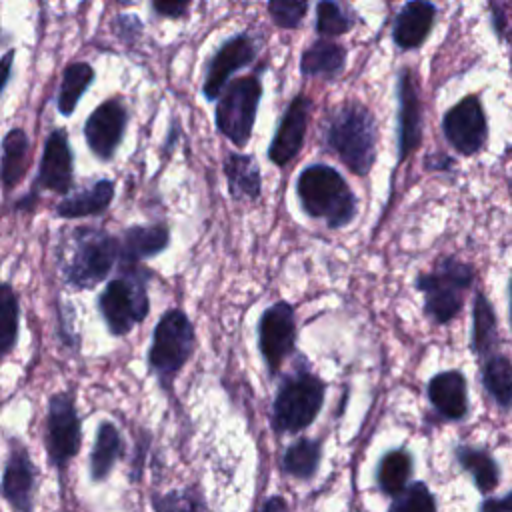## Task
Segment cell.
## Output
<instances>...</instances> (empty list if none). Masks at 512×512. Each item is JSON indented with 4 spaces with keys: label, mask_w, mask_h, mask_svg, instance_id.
<instances>
[{
    "label": "cell",
    "mask_w": 512,
    "mask_h": 512,
    "mask_svg": "<svg viewBox=\"0 0 512 512\" xmlns=\"http://www.w3.org/2000/svg\"><path fill=\"white\" fill-rule=\"evenodd\" d=\"M72 184H74V154L70 148V138L64 128H54L44 140L34 184L24 196H20L14 202V210L32 212L38 204L40 190H50L66 198L68 192L72 190Z\"/></svg>",
    "instance_id": "obj_9"
},
{
    "label": "cell",
    "mask_w": 512,
    "mask_h": 512,
    "mask_svg": "<svg viewBox=\"0 0 512 512\" xmlns=\"http://www.w3.org/2000/svg\"><path fill=\"white\" fill-rule=\"evenodd\" d=\"M262 94H264L262 74L250 72L246 76L234 78L216 100V108H214L216 130L226 140H230L236 148H244L252 138Z\"/></svg>",
    "instance_id": "obj_8"
},
{
    "label": "cell",
    "mask_w": 512,
    "mask_h": 512,
    "mask_svg": "<svg viewBox=\"0 0 512 512\" xmlns=\"http://www.w3.org/2000/svg\"><path fill=\"white\" fill-rule=\"evenodd\" d=\"M398 98V162L402 164L414 150L420 148L424 136L422 100L412 68H402L396 82Z\"/></svg>",
    "instance_id": "obj_16"
},
{
    "label": "cell",
    "mask_w": 512,
    "mask_h": 512,
    "mask_svg": "<svg viewBox=\"0 0 512 512\" xmlns=\"http://www.w3.org/2000/svg\"><path fill=\"white\" fill-rule=\"evenodd\" d=\"M140 22V18L136 14H118L114 20V28L118 38H122V42L132 44L140 34L144 26H136Z\"/></svg>",
    "instance_id": "obj_37"
},
{
    "label": "cell",
    "mask_w": 512,
    "mask_h": 512,
    "mask_svg": "<svg viewBox=\"0 0 512 512\" xmlns=\"http://www.w3.org/2000/svg\"><path fill=\"white\" fill-rule=\"evenodd\" d=\"M326 146L356 176L370 174L376 162L378 128L368 106L358 100L340 104L326 122Z\"/></svg>",
    "instance_id": "obj_2"
},
{
    "label": "cell",
    "mask_w": 512,
    "mask_h": 512,
    "mask_svg": "<svg viewBox=\"0 0 512 512\" xmlns=\"http://www.w3.org/2000/svg\"><path fill=\"white\" fill-rule=\"evenodd\" d=\"M258 56L256 40L248 32H238L226 38L214 54L206 60L204 80H202V96L206 102H216L224 88L232 82V76L250 66Z\"/></svg>",
    "instance_id": "obj_13"
},
{
    "label": "cell",
    "mask_w": 512,
    "mask_h": 512,
    "mask_svg": "<svg viewBox=\"0 0 512 512\" xmlns=\"http://www.w3.org/2000/svg\"><path fill=\"white\" fill-rule=\"evenodd\" d=\"M354 26V16L346 12L338 2L332 0H320L316 4V20L314 30L320 38H336L346 34Z\"/></svg>",
    "instance_id": "obj_33"
},
{
    "label": "cell",
    "mask_w": 512,
    "mask_h": 512,
    "mask_svg": "<svg viewBox=\"0 0 512 512\" xmlns=\"http://www.w3.org/2000/svg\"><path fill=\"white\" fill-rule=\"evenodd\" d=\"M118 238H120L118 264H142V260H150L170 246V228L164 222L134 224L122 230Z\"/></svg>",
    "instance_id": "obj_20"
},
{
    "label": "cell",
    "mask_w": 512,
    "mask_h": 512,
    "mask_svg": "<svg viewBox=\"0 0 512 512\" xmlns=\"http://www.w3.org/2000/svg\"><path fill=\"white\" fill-rule=\"evenodd\" d=\"M326 398V382L304 366H296L282 378L272 400V428L276 434L306 430L320 414Z\"/></svg>",
    "instance_id": "obj_6"
},
{
    "label": "cell",
    "mask_w": 512,
    "mask_h": 512,
    "mask_svg": "<svg viewBox=\"0 0 512 512\" xmlns=\"http://www.w3.org/2000/svg\"><path fill=\"white\" fill-rule=\"evenodd\" d=\"M150 8L162 18H184L188 16L190 2H152Z\"/></svg>",
    "instance_id": "obj_38"
},
{
    "label": "cell",
    "mask_w": 512,
    "mask_h": 512,
    "mask_svg": "<svg viewBox=\"0 0 512 512\" xmlns=\"http://www.w3.org/2000/svg\"><path fill=\"white\" fill-rule=\"evenodd\" d=\"M442 134L460 156H474L486 146L488 120L478 94H466L444 112Z\"/></svg>",
    "instance_id": "obj_12"
},
{
    "label": "cell",
    "mask_w": 512,
    "mask_h": 512,
    "mask_svg": "<svg viewBox=\"0 0 512 512\" xmlns=\"http://www.w3.org/2000/svg\"><path fill=\"white\" fill-rule=\"evenodd\" d=\"M482 386L486 394L502 408L510 410L512 406V362L504 354H492L482 360L480 370Z\"/></svg>",
    "instance_id": "obj_28"
},
{
    "label": "cell",
    "mask_w": 512,
    "mask_h": 512,
    "mask_svg": "<svg viewBox=\"0 0 512 512\" xmlns=\"http://www.w3.org/2000/svg\"><path fill=\"white\" fill-rule=\"evenodd\" d=\"M120 262V238L104 228L80 226L72 232L70 256L60 262L64 284L74 290H92L104 282Z\"/></svg>",
    "instance_id": "obj_4"
},
{
    "label": "cell",
    "mask_w": 512,
    "mask_h": 512,
    "mask_svg": "<svg viewBox=\"0 0 512 512\" xmlns=\"http://www.w3.org/2000/svg\"><path fill=\"white\" fill-rule=\"evenodd\" d=\"M296 196L306 216L324 220L330 230L352 224L358 216V198L346 178L330 164L314 162L300 170Z\"/></svg>",
    "instance_id": "obj_1"
},
{
    "label": "cell",
    "mask_w": 512,
    "mask_h": 512,
    "mask_svg": "<svg viewBox=\"0 0 512 512\" xmlns=\"http://www.w3.org/2000/svg\"><path fill=\"white\" fill-rule=\"evenodd\" d=\"M458 464L472 476L476 488L480 492H490L498 484V466L494 458L480 448L474 446H456Z\"/></svg>",
    "instance_id": "obj_31"
},
{
    "label": "cell",
    "mask_w": 512,
    "mask_h": 512,
    "mask_svg": "<svg viewBox=\"0 0 512 512\" xmlns=\"http://www.w3.org/2000/svg\"><path fill=\"white\" fill-rule=\"evenodd\" d=\"M438 8L426 0H410L406 2L392 24V42L398 50H418L430 36L436 22Z\"/></svg>",
    "instance_id": "obj_18"
},
{
    "label": "cell",
    "mask_w": 512,
    "mask_h": 512,
    "mask_svg": "<svg viewBox=\"0 0 512 512\" xmlns=\"http://www.w3.org/2000/svg\"><path fill=\"white\" fill-rule=\"evenodd\" d=\"M322 460V440L318 438H298L292 442L282 456V468L286 474L298 480H310Z\"/></svg>",
    "instance_id": "obj_30"
},
{
    "label": "cell",
    "mask_w": 512,
    "mask_h": 512,
    "mask_svg": "<svg viewBox=\"0 0 512 512\" xmlns=\"http://www.w3.org/2000/svg\"><path fill=\"white\" fill-rule=\"evenodd\" d=\"M474 266L456 256H440L430 272L416 276L414 286L424 296V314L434 324L452 322L462 306L464 296L474 284Z\"/></svg>",
    "instance_id": "obj_7"
},
{
    "label": "cell",
    "mask_w": 512,
    "mask_h": 512,
    "mask_svg": "<svg viewBox=\"0 0 512 512\" xmlns=\"http://www.w3.org/2000/svg\"><path fill=\"white\" fill-rule=\"evenodd\" d=\"M122 456V436L114 422L102 420L96 428L94 444L90 450V478L102 482Z\"/></svg>",
    "instance_id": "obj_26"
},
{
    "label": "cell",
    "mask_w": 512,
    "mask_h": 512,
    "mask_svg": "<svg viewBox=\"0 0 512 512\" xmlns=\"http://www.w3.org/2000/svg\"><path fill=\"white\" fill-rule=\"evenodd\" d=\"M30 164V136L24 128L14 126L2 138V186L10 192L18 186L28 170Z\"/></svg>",
    "instance_id": "obj_24"
},
{
    "label": "cell",
    "mask_w": 512,
    "mask_h": 512,
    "mask_svg": "<svg viewBox=\"0 0 512 512\" xmlns=\"http://www.w3.org/2000/svg\"><path fill=\"white\" fill-rule=\"evenodd\" d=\"M258 512H290V508H288V504H286V500L282 496L274 494V496L264 500V504L260 506Z\"/></svg>",
    "instance_id": "obj_40"
},
{
    "label": "cell",
    "mask_w": 512,
    "mask_h": 512,
    "mask_svg": "<svg viewBox=\"0 0 512 512\" xmlns=\"http://www.w3.org/2000/svg\"><path fill=\"white\" fill-rule=\"evenodd\" d=\"M196 348V330L188 314L180 308L166 310L152 330L146 354L148 372L166 392L172 390L176 376L188 364Z\"/></svg>",
    "instance_id": "obj_5"
},
{
    "label": "cell",
    "mask_w": 512,
    "mask_h": 512,
    "mask_svg": "<svg viewBox=\"0 0 512 512\" xmlns=\"http://www.w3.org/2000/svg\"><path fill=\"white\" fill-rule=\"evenodd\" d=\"M480 512H512V492H508L502 498H492L486 500L480 506Z\"/></svg>",
    "instance_id": "obj_39"
},
{
    "label": "cell",
    "mask_w": 512,
    "mask_h": 512,
    "mask_svg": "<svg viewBox=\"0 0 512 512\" xmlns=\"http://www.w3.org/2000/svg\"><path fill=\"white\" fill-rule=\"evenodd\" d=\"M222 172L226 176L228 192L234 200L254 202L262 192L260 166L252 154L228 152L222 162Z\"/></svg>",
    "instance_id": "obj_23"
},
{
    "label": "cell",
    "mask_w": 512,
    "mask_h": 512,
    "mask_svg": "<svg viewBox=\"0 0 512 512\" xmlns=\"http://www.w3.org/2000/svg\"><path fill=\"white\" fill-rule=\"evenodd\" d=\"M308 2H294V0H272L268 2V14L276 28L282 30H298L302 20L308 14Z\"/></svg>",
    "instance_id": "obj_36"
},
{
    "label": "cell",
    "mask_w": 512,
    "mask_h": 512,
    "mask_svg": "<svg viewBox=\"0 0 512 512\" xmlns=\"http://www.w3.org/2000/svg\"><path fill=\"white\" fill-rule=\"evenodd\" d=\"M346 58L348 50L340 42L318 38L302 50L298 70L304 78H324L332 82L344 72Z\"/></svg>",
    "instance_id": "obj_22"
},
{
    "label": "cell",
    "mask_w": 512,
    "mask_h": 512,
    "mask_svg": "<svg viewBox=\"0 0 512 512\" xmlns=\"http://www.w3.org/2000/svg\"><path fill=\"white\" fill-rule=\"evenodd\" d=\"M38 470L20 438H10L2 474V496L12 512H32Z\"/></svg>",
    "instance_id": "obj_17"
},
{
    "label": "cell",
    "mask_w": 512,
    "mask_h": 512,
    "mask_svg": "<svg viewBox=\"0 0 512 512\" xmlns=\"http://www.w3.org/2000/svg\"><path fill=\"white\" fill-rule=\"evenodd\" d=\"M388 512H436V500L424 482H414L394 498Z\"/></svg>",
    "instance_id": "obj_35"
},
{
    "label": "cell",
    "mask_w": 512,
    "mask_h": 512,
    "mask_svg": "<svg viewBox=\"0 0 512 512\" xmlns=\"http://www.w3.org/2000/svg\"><path fill=\"white\" fill-rule=\"evenodd\" d=\"M12 58H14V50H8L2 58V66H4V74H2V90L8 86L10 82V72H12Z\"/></svg>",
    "instance_id": "obj_41"
},
{
    "label": "cell",
    "mask_w": 512,
    "mask_h": 512,
    "mask_svg": "<svg viewBox=\"0 0 512 512\" xmlns=\"http://www.w3.org/2000/svg\"><path fill=\"white\" fill-rule=\"evenodd\" d=\"M130 114L122 98L110 96L100 102L84 122V140L100 162H110L126 134Z\"/></svg>",
    "instance_id": "obj_14"
},
{
    "label": "cell",
    "mask_w": 512,
    "mask_h": 512,
    "mask_svg": "<svg viewBox=\"0 0 512 512\" xmlns=\"http://www.w3.org/2000/svg\"><path fill=\"white\" fill-rule=\"evenodd\" d=\"M426 394L438 416L462 420L468 414V386L460 370H442L426 384Z\"/></svg>",
    "instance_id": "obj_19"
},
{
    "label": "cell",
    "mask_w": 512,
    "mask_h": 512,
    "mask_svg": "<svg viewBox=\"0 0 512 512\" xmlns=\"http://www.w3.org/2000/svg\"><path fill=\"white\" fill-rule=\"evenodd\" d=\"M412 474V456L404 448L388 450L376 468V484L386 496H398L408 486V478Z\"/></svg>",
    "instance_id": "obj_29"
},
{
    "label": "cell",
    "mask_w": 512,
    "mask_h": 512,
    "mask_svg": "<svg viewBox=\"0 0 512 512\" xmlns=\"http://www.w3.org/2000/svg\"><path fill=\"white\" fill-rule=\"evenodd\" d=\"M312 106H314L312 98L304 92H298L288 102L276 130H274V136L268 144V150H266L270 164L284 168L300 154L304 140H306Z\"/></svg>",
    "instance_id": "obj_15"
},
{
    "label": "cell",
    "mask_w": 512,
    "mask_h": 512,
    "mask_svg": "<svg viewBox=\"0 0 512 512\" xmlns=\"http://www.w3.org/2000/svg\"><path fill=\"white\" fill-rule=\"evenodd\" d=\"M496 346H498V322H496L494 306L484 292H476L472 302L470 350L480 360H486L488 356L496 354Z\"/></svg>",
    "instance_id": "obj_25"
},
{
    "label": "cell",
    "mask_w": 512,
    "mask_h": 512,
    "mask_svg": "<svg viewBox=\"0 0 512 512\" xmlns=\"http://www.w3.org/2000/svg\"><path fill=\"white\" fill-rule=\"evenodd\" d=\"M154 512H208L202 494L196 488L172 490L150 498Z\"/></svg>",
    "instance_id": "obj_34"
},
{
    "label": "cell",
    "mask_w": 512,
    "mask_h": 512,
    "mask_svg": "<svg viewBox=\"0 0 512 512\" xmlns=\"http://www.w3.org/2000/svg\"><path fill=\"white\" fill-rule=\"evenodd\" d=\"M116 196V184L110 178H100L90 186L68 194L56 204V216L66 220L104 214Z\"/></svg>",
    "instance_id": "obj_21"
},
{
    "label": "cell",
    "mask_w": 512,
    "mask_h": 512,
    "mask_svg": "<svg viewBox=\"0 0 512 512\" xmlns=\"http://www.w3.org/2000/svg\"><path fill=\"white\" fill-rule=\"evenodd\" d=\"M46 456L48 462L64 472L82 444V420L72 392L62 390L48 398L46 408Z\"/></svg>",
    "instance_id": "obj_10"
},
{
    "label": "cell",
    "mask_w": 512,
    "mask_h": 512,
    "mask_svg": "<svg viewBox=\"0 0 512 512\" xmlns=\"http://www.w3.org/2000/svg\"><path fill=\"white\" fill-rule=\"evenodd\" d=\"M94 78H96V72H94L92 64H88L84 60H76V62H70L64 66L60 88L56 94V108H58L60 116L68 118L74 114L80 98L92 86Z\"/></svg>",
    "instance_id": "obj_27"
},
{
    "label": "cell",
    "mask_w": 512,
    "mask_h": 512,
    "mask_svg": "<svg viewBox=\"0 0 512 512\" xmlns=\"http://www.w3.org/2000/svg\"><path fill=\"white\" fill-rule=\"evenodd\" d=\"M152 270L142 264H118V274L96 296V308L108 332L126 336L150 314L148 282Z\"/></svg>",
    "instance_id": "obj_3"
},
{
    "label": "cell",
    "mask_w": 512,
    "mask_h": 512,
    "mask_svg": "<svg viewBox=\"0 0 512 512\" xmlns=\"http://www.w3.org/2000/svg\"><path fill=\"white\" fill-rule=\"evenodd\" d=\"M20 334V300L10 282L0 286V354L8 356Z\"/></svg>",
    "instance_id": "obj_32"
},
{
    "label": "cell",
    "mask_w": 512,
    "mask_h": 512,
    "mask_svg": "<svg viewBox=\"0 0 512 512\" xmlns=\"http://www.w3.org/2000/svg\"><path fill=\"white\" fill-rule=\"evenodd\" d=\"M296 334V312L288 300H278L260 314L256 340L268 376H276L284 360L296 352Z\"/></svg>",
    "instance_id": "obj_11"
},
{
    "label": "cell",
    "mask_w": 512,
    "mask_h": 512,
    "mask_svg": "<svg viewBox=\"0 0 512 512\" xmlns=\"http://www.w3.org/2000/svg\"><path fill=\"white\" fill-rule=\"evenodd\" d=\"M508 300H510V326H512V278L508 282Z\"/></svg>",
    "instance_id": "obj_42"
}]
</instances>
